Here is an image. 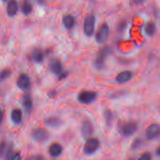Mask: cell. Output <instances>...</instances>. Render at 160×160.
I'll return each instance as SVG.
<instances>
[{"instance_id":"11","label":"cell","mask_w":160,"mask_h":160,"mask_svg":"<svg viewBox=\"0 0 160 160\" xmlns=\"http://www.w3.org/2000/svg\"><path fill=\"white\" fill-rule=\"evenodd\" d=\"M44 124L51 128H58L62 124V120L57 116H51L46 118Z\"/></svg>"},{"instance_id":"23","label":"cell","mask_w":160,"mask_h":160,"mask_svg":"<svg viewBox=\"0 0 160 160\" xmlns=\"http://www.w3.org/2000/svg\"><path fill=\"white\" fill-rule=\"evenodd\" d=\"M21 156L19 152H11L4 160H21Z\"/></svg>"},{"instance_id":"22","label":"cell","mask_w":160,"mask_h":160,"mask_svg":"<svg viewBox=\"0 0 160 160\" xmlns=\"http://www.w3.org/2000/svg\"><path fill=\"white\" fill-rule=\"evenodd\" d=\"M32 10V6L28 1H24L22 5V12L24 14L28 15Z\"/></svg>"},{"instance_id":"13","label":"cell","mask_w":160,"mask_h":160,"mask_svg":"<svg viewBox=\"0 0 160 160\" xmlns=\"http://www.w3.org/2000/svg\"><path fill=\"white\" fill-rule=\"evenodd\" d=\"M48 152L51 156L54 158L58 157L61 154L62 152V147L61 144H60L59 143H58V142L52 143L49 147Z\"/></svg>"},{"instance_id":"20","label":"cell","mask_w":160,"mask_h":160,"mask_svg":"<svg viewBox=\"0 0 160 160\" xmlns=\"http://www.w3.org/2000/svg\"><path fill=\"white\" fill-rule=\"evenodd\" d=\"M62 23L66 29H70L74 27L75 20L72 15L66 14L62 18Z\"/></svg>"},{"instance_id":"2","label":"cell","mask_w":160,"mask_h":160,"mask_svg":"<svg viewBox=\"0 0 160 160\" xmlns=\"http://www.w3.org/2000/svg\"><path fill=\"white\" fill-rule=\"evenodd\" d=\"M109 53L110 48L108 46L104 47L98 52L94 61V66L96 69L101 70L104 68L105 60Z\"/></svg>"},{"instance_id":"3","label":"cell","mask_w":160,"mask_h":160,"mask_svg":"<svg viewBox=\"0 0 160 160\" xmlns=\"http://www.w3.org/2000/svg\"><path fill=\"white\" fill-rule=\"evenodd\" d=\"M97 93L92 91H82L78 95V100L83 104H89L96 101Z\"/></svg>"},{"instance_id":"28","label":"cell","mask_w":160,"mask_h":160,"mask_svg":"<svg viewBox=\"0 0 160 160\" xmlns=\"http://www.w3.org/2000/svg\"><path fill=\"white\" fill-rule=\"evenodd\" d=\"M140 144H141V139H136L134 141V142L132 143V146L133 148L136 149V148L139 147Z\"/></svg>"},{"instance_id":"34","label":"cell","mask_w":160,"mask_h":160,"mask_svg":"<svg viewBox=\"0 0 160 160\" xmlns=\"http://www.w3.org/2000/svg\"><path fill=\"white\" fill-rule=\"evenodd\" d=\"M128 160H135V159L133 158H129V159H128Z\"/></svg>"},{"instance_id":"17","label":"cell","mask_w":160,"mask_h":160,"mask_svg":"<svg viewBox=\"0 0 160 160\" xmlns=\"http://www.w3.org/2000/svg\"><path fill=\"white\" fill-rule=\"evenodd\" d=\"M11 119L16 124H19L22 118V111L20 109H14L11 112Z\"/></svg>"},{"instance_id":"35","label":"cell","mask_w":160,"mask_h":160,"mask_svg":"<svg viewBox=\"0 0 160 160\" xmlns=\"http://www.w3.org/2000/svg\"><path fill=\"white\" fill-rule=\"evenodd\" d=\"M2 1H4H4H7V0H2Z\"/></svg>"},{"instance_id":"19","label":"cell","mask_w":160,"mask_h":160,"mask_svg":"<svg viewBox=\"0 0 160 160\" xmlns=\"http://www.w3.org/2000/svg\"><path fill=\"white\" fill-rule=\"evenodd\" d=\"M44 54L43 51L39 48L34 49L31 53V58L35 62H41L44 60Z\"/></svg>"},{"instance_id":"1","label":"cell","mask_w":160,"mask_h":160,"mask_svg":"<svg viewBox=\"0 0 160 160\" xmlns=\"http://www.w3.org/2000/svg\"><path fill=\"white\" fill-rule=\"evenodd\" d=\"M100 142L98 139L90 138L88 139L83 147V152L86 155H92L94 154L99 149Z\"/></svg>"},{"instance_id":"30","label":"cell","mask_w":160,"mask_h":160,"mask_svg":"<svg viewBox=\"0 0 160 160\" xmlns=\"http://www.w3.org/2000/svg\"><path fill=\"white\" fill-rule=\"evenodd\" d=\"M132 2L135 4H142L144 0H132Z\"/></svg>"},{"instance_id":"15","label":"cell","mask_w":160,"mask_h":160,"mask_svg":"<svg viewBox=\"0 0 160 160\" xmlns=\"http://www.w3.org/2000/svg\"><path fill=\"white\" fill-rule=\"evenodd\" d=\"M12 152V145L8 142H2L0 144V157L5 158Z\"/></svg>"},{"instance_id":"25","label":"cell","mask_w":160,"mask_h":160,"mask_svg":"<svg viewBox=\"0 0 160 160\" xmlns=\"http://www.w3.org/2000/svg\"><path fill=\"white\" fill-rule=\"evenodd\" d=\"M112 114L110 111L106 110L104 112V118H105V121L107 124H111V122L112 121Z\"/></svg>"},{"instance_id":"18","label":"cell","mask_w":160,"mask_h":160,"mask_svg":"<svg viewBox=\"0 0 160 160\" xmlns=\"http://www.w3.org/2000/svg\"><path fill=\"white\" fill-rule=\"evenodd\" d=\"M7 14L9 16H15L18 11V3L16 0H10L7 5Z\"/></svg>"},{"instance_id":"31","label":"cell","mask_w":160,"mask_h":160,"mask_svg":"<svg viewBox=\"0 0 160 160\" xmlns=\"http://www.w3.org/2000/svg\"><path fill=\"white\" fill-rule=\"evenodd\" d=\"M4 119V112L2 110L0 109V124L2 122Z\"/></svg>"},{"instance_id":"4","label":"cell","mask_w":160,"mask_h":160,"mask_svg":"<svg viewBox=\"0 0 160 160\" xmlns=\"http://www.w3.org/2000/svg\"><path fill=\"white\" fill-rule=\"evenodd\" d=\"M31 136L32 139L36 141L39 142H44L49 139L50 134L46 129L42 128H36L32 131Z\"/></svg>"},{"instance_id":"12","label":"cell","mask_w":160,"mask_h":160,"mask_svg":"<svg viewBox=\"0 0 160 160\" xmlns=\"http://www.w3.org/2000/svg\"><path fill=\"white\" fill-rule=\"evenodd\" d=\"M132 78V73L129 71H124L119 72L115 78V81L119 84H123L129 81Z\"/></svg>"},{"instance_id":"24","label":"cell","mask_w":160,"mask_h":160,"mask_svg":"<svg viewBox=\"0 0 160 160\" xmlns=\"http://www.w3.org/2000/svg\"><path fill=\"white\" fill-rule=\"evenodd\" d=\"M11 74V71L9 69H5L0 72V79L4 80L7 79Z\"/></svg>"},{"instance_id":"26","label":"cell","mask_w":160,"mask_h":160,"mask_svg":"<svg viewBox=\"0 0 160 160\" xmlns=\"http://www.w3.org/2000/svg\"><path fill=\"white\" fill-rule=\"evenodd\" d=\"M151 154L149 152H145L141 154L137 160H151Z\"/></svg>"},{"instance_id":"27","label":"cell","mask_w":160,"mask_h":160,"mask_svg":"<svg viewBox=\"0 0 160 160\" xmlns=\"http://www.w3.org/2000/svg\"><path fill=\"white\" fill-rule=\"evenodd\" d=\"M25 160H46V159L42 155H36V156H29L26 158Z\"/></svg>"},{"instance_id":"32","label":"cell","mask_w":160,"mask_h":160,"mask_svg":"<svg viewBox=\"0 0 160 160\" xmlns=\"http://www.w3.org/2000/svg\"><path fill=\"white\" fill-rule=\"evenodd\" d=\"M156 154L157 156H160V145L156 149Z\"/></svg>"},{"instance_id":"21","label":"cell","mask_w":160,"mask_h":160,"mask_svg":"<svg viewBox=\"0 0 160 160\" xmlns=\"http://www.w3.org/2000/svg\"><path fill=\"white\" fill-rule=\"evenodd\" d=\"M144 31L146 34L148 36H152L154 34L156 31V27L154 24L152 22H149L146 23L144 27Z\"/></svg>"},{"instance_id":"16","label":"cell","mask_w":160,"mask_h":160,"mask_svg":"<svg viewBox=\"0 0 160 160\" xmlns=\"http://www.w3.org/2000/svg\"><path fill=\"white\" fill-rule=\"evenodd\" d=\"M22 104L25 110L30 112L32 109V100L29 94H24L22 98Z\"/></svg>"},{"instance_id":"5","label":"cell","mask_w":160,"mask_h":160,"mask_svg":"<svg viewBox=\"0 0 160 160\" xmlns=\"http://www.w3.org/2000/svg\"><path fill=\"white\" fill-rule=\"evenodd\" d=\"M96 19L93 14H89L84 19L83 29L84 34L87 36H91L94 31Z\"/></svg>"},{"instance_id":"14","label":"cell","mask_w":160,"mask_h":160,"mask_svg":"<svg viewBox=\"0 0 160 160\" xmlns=\"http://www.w3.org/2000/svg\"><path fill=\"white\" fill-rule=\"evenodd\" d=\"M49 68L51 71L56 75H60L62 71V66L61 62L57 59H54L49 63Z\"/></svg>"},{"instance_id":"6","label":"cell","mask_w":160,"mask_h":160,"mask_svg":"<svg viewBox=\"0 0 160 160\" xmlns=\"http://www.w3.org/2000/svg\"><path fill=\"white\" fill-rule=\"evenodd\" d=\"M138 125L136 122L129 121L121 127V132L122 134L125 137H129L133 135L137 131Z\"/></svg>"},{"instance_id":"33","label":"cell","mask_w":160,"mask_h":160,"mask_svg":"<svg viewBox=\"0 0 160 160\" xmlns=\"http://www.w3.org/2000/svg\"><path fill=\"white\" fill-rule=\"evenodd\" d=\"M37 2L39 4H42L44 2V0H37Z\"/></svg>"},{"instance_id":"7","label":"cell","mask_w":160,"mask_h":160,"mask_svg":"<svg viewBox=\"0 0 160 160\" xmlns=\"http://www.w3.org/2000/svg\"><path fill=\"white\" fill-rule=\"evenodd\" d=\"M109 29L106 23L102 24L96 34V41L98 43H103L106 41L109 36Z\"/></svg>"},{"instance_id":"29","label":"cell","mask_w":160,"mask_h":160,"mask_svg":"<svg viewBox=\"0 0 160 160\" xmlns=\"http://www.w3.org/2000/svg\"><path fill=\"white\" fill-rule=\"evenodd\" d=\"M67 76V72H62L59 76V79L61 80L64 78H65Z\"/></svg>"},{"instance_id":"8","label":"cell","mask_w":160,"mask_h":160,"mask_svg":"<svg viewBox=\"0 0 160 160\" xmlns=\"http://www.w3.org/2000/svg\"><path fill=\"white\" fill-rule=\"evenodd\" d=\"M94 127L90 120L86 119L82 121L81 126V132L84 138L89 139L93 134Z\"/></svg>"},{"instance_id":"10","label":"cell","mask_w":160,"mask_h":160,"mask_svg":"<svg viewBox=\"0 0 160 160\" xmlns=\"http://www.w3.org/2000/svg\"><path fill=\"white\" fill-rule=\"evenodd\" d=\"M17 86L22 91H28L31 86V81L26 74H21L17 80Z\"/></svg>"},{"instance_id":"9","label":"cell","mask_w":160,"mask_h":160,"mask_svg":"<svg viewBox=\"0 0 160 160\" xmlns=\"http://www.w3.org/2000/svg\"><path fill=\"white\" fill-rule=\"evenodd\" d=\"M160 134V124L152 123L146 129L145 136L148 139L152 140L156 138Z\"/></svg>"}]
</instances>
